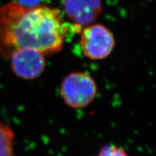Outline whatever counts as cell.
<instances>
[{"instance_id":"cell-1","label":"cell","mask_w":156,"mask_h":156,"mask_svg":"<svg viewBox=\"0 0 156 156\" xmlns=\"http://www.w3.org/2000/svg\"><path fill=\"white\" fill-rule=\"evenodd\" d=\"M67 29L58 9L10 2L0 7V54L9 58L24 48L44 55L56 53L63 48Z\"/></svg>"},{"instance_id":"cell-2","label":"cell","mask_w":156,"mask_h":156,"mask_svg":"<svg viewBox=\"0 0 156 156\" xmlns=\"http://www.w3.org/2000/svg\"><path fill=\"white\" fill-rule=\"evenodd\" d=\"M98 87L95 80L85 72H74L62 82L60 94L64 103L73 108H83L94 101Z\"/></svg>"},{"instance_id":"cell-3","label":"cell","mask_w":156,"mask_h":156,"mask_svg":"<svg viewBox=\"0 0 156 156\" xmlns=\"http://www.w3.org/2000/svg\"><path fill=\"white\" fill-rule=\"evenodd\" d=\"M80 44L82 51L87 58L102 60L112 54L115 46V39L106 27L95 24L83 29Z\"/></svg>"},{"instance_id":"cell-4","label":"cell","mask_w":156,"mask_h":156,"mask_svg":"<svg viewBox=\"0 0 156 156\" xmlns=\"http://www.w3.org/2000/svg\"><path fill=\"white\" fill-rule=\"evenodd\" d=\"M12 70L17 77L32 80L38 78L46 68L44 54L33 48H20L9 57Z\"/></svg>"},{"instance_id":"cell-5","label":"cell","mask_w":156,"mask_h":156,"mask_svg":"<svg viewBox=\"0 0 156 156\" xmlns=\"http://www.w3.org/2000/svg\"><path fill=\"white\" fill-rule=\"evenodd\" d=\"M66 15L81 27L95 22L102 11L101 0H64Z\"/></svg>"},{"instance_id":"cell-6","label":"cell","mask_w":156,"mask_h":156,"mask_svg":"<svg viewBox=\"0 0 156 156\" xmlns=\"http://www.w3.org/2000/svg\"><path fill=\"white\" fill-rule=\"evenodd\" d=\"M14 139L13 130L0 122V156H16L14 151Z\"/></svg>"},{"instance_id":"cell-7","label":"cell","mask_w":156,"mask_h":156,"mask_svg":"<svg viewBox=\"0 0 156 156\" xmlns=\"http://www.w3.org/2000/svg\"><path fill=\"white\" fill-rule=\"evenodd\" d=\"M98 156H128L122 147L116 145H105L99 151Z\"/></svg>"},{"instance_id":"cell-8","label":"cell","mask_w":156,"mask_h":156,"mask_svg":"<svg viewBox=\"0 0 156 156\" xmlns=\"http://www.w3.org/2000/svg\"><path fill=\"white\" fill-rule=\"evenodd\" d=\"M42 0H16L15 2L25 7H38Z\"/></svg>"}]
</instances>
